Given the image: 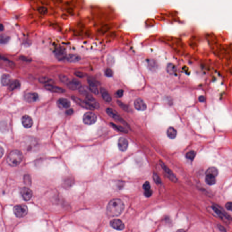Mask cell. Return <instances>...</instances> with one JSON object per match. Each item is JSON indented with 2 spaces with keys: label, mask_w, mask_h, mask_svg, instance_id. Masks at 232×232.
I'll use <instances>...</instances> for the list:
<instances>
[{
  "label": "cell",
  "mask_w": 232,
  "mask_h": 232,
  "mask_svg": "<svg viewBox=\"0 0 232 232\" xmlns=\"http://www.w3.org/2000/svg\"><path fill=\"white\" fill-rule=\"evenodd\" d=\"M13 211L17 218H23L28 213V208L24 204H19L14 207Z\"/></svg>",
  "instance_id": "cell-3"
},
{
  "label": "cell",
  "mask_w": 232,
  "mask_h": 232,
  "mask_svg": "<svg viewBox=\"0 0 232 232\" xmlns=\"http://www.w3.org/2000/svg\"><path fill=\"white\" fill-rule=\"evenodd\" d=\"M73 110L72 109H69V110H67L66 112V114L68 115H71L73 114Z\"/></svg>",
  "instance_id": "cell-46"
},
{
  "label": "cell",
  "mask_w": 232,
  "mask_h": 232,
  "mask_svg": "<svg viewBox=\"0 0 232 232\" xmlns=\"http://www.w3.org/2000/svg\"><path fill=\"white\" fill-rule=\"evenodd\" d=\"M110 225L113 229L117 230H122L124 229V224L123 222L118 219H115L110 222Z\"/></svg>",
  "instance_id": "cell-13"
},
{
  "label": "cell",
  "mask_w": 232,
  "mask_h": 232,
  "mask_svg": "<svg viewBox=\"0 0 232 232\" xmlns=\"http://www.w3.org/2000/svg\"><path fill=\"white\" fill-rule=\"evenodd\" d=\"M58 107L61 109H67L70 106V101L65 98H61L58 99L57 102Z\"/></svg>",
  "instance_id": "cell-17"
},
{
  "label": "cell",
  "mask_w": 232,
  "mask_h": 232,
  "mask_svg": "<svg viewBox=\"0 0 232 232\" xmlns=\"http://www.w3.org/2000/svg\"><path fill=\"white\" fill-rule=\"evenodd\" d=\"M123 90L122 89H119L116 93L115 95L117 98H121L123 95Z\"/></svg>",
  "instance_id": "cell-42"
},
{
  "label": "cell",
  "mask_w": 232,
  "mask_h": 232,
  "mask_svg": "<svg viewBox=\"0 0 232 232\" xmlns=\"http://www.w3.org/2000/svg\"><path fill=\"white\" fill-rule=\"evenodd\" d=\"M97 115L94 112L91 111L86 112L83 118V123L88 125H91L95 124L97 121Z\"/></svg>",
  "instance_id": "cell-4"
},
{
  "label": "cell",
  "mask_w": 232,
  "mask_h": 232,
  "mask_svg": "<svg viewBox=\"0 0 232 232\" xmlns=\"http://www.w3.org/2000/svg\"><path fill=\"white\" fill-rule=\"evenodd\" d=\"M218 227H219V229L221 231H225V229L221 225H218Z\"/></svg>",
  "instance_id": "cell-48"
},
{
  "label": "cell",
  "mask_w": 232,
  "mask_h": 232,
  "mask_svg": "<svg viewBox=\"0 0 232 232\" xmlns=\"http://www.w3.org/2000/svg\"><path fill=\"white\" fill-rule=\"evenodd\" d=\"M152 191L151 190H149V191H145L144 192L145 196L147 197H149L151 196L152 195Z\"/></svg>",
  "instance_id": "cell-45"
},
{
  "label": "cell",
  "mask_w": 232,
  "mask_h": 232,
  "mask_svg": "<svg viewBox=\"0 0 232 232\" xmlns=\"http://www.w3.org/2000/svg\"><path fill=\"white\" fill-rule=\"evenodd\" d=\"M215 177L212 175L207 174L206 177V181L209 185H213L216 183Z\"/></svg>",
  "instance_id": "cell-29"
},
{
  "label": "cell",
  "mask_w": 232,
  "mask_h": 232,
  "mask_svg": "<svg viewBox=\"0 0 232 232\" xmlns=\"http://www.w3.org/2000/svg\"><path fill=\"white\" fill-rule=\"evenodd\" d=\"M148 66L151 70H155L157 69V65L155 61L152 59H150L148 62Z\"/></svg>",
  "instance_id": "cell-30"
},
{
  "label": "cell",
  "mask_w": 232,
  "mask_h": 232,
  "mask_svg": "<svg viewBox=\"0 0 232 232\" xmlns=\"http://www.w3.org/2000/svg\"><path fill=\"white\" fill-rule=\"evenodd\" d=\"M24 98L27 102L33 103L38 101L39 97L38 93H36L30 92L26 94L24 96Z\"/></svg>",
  "instance_id": "cell-11"
},
{
  "label": "cell",
  "mask_w": 232,
  "mask_h": 232,
  "mask_svg": "<svg viewBox=\"0 0 232 232\" xmlns=\"http://www.w3.org/2000/svg\"><path fill=\"white\" fill-rule=\"evenodd\" d=\"M20 193L22 199L25 201H29L32 198L33 192L30 189L27 187H23L20 190Z\"/></svg>",
  "instance_id": "cell-6"
},
{
  "label": "cell",
  "mask_w": 232,
  "mask_h": 232,
  "mask_svg": "<svg viewBox=\"0 0 232 232\" xmlns=\"http://www.w3.org/2000/svg\"><path fill=\"white\" fill-rule=\"evenodd\" d=\"M212 208L213 210V211H214V212L217 213V214L219 216L221 217H224L226 219H231V218L229 217V216L228 215V214L226 213H224L223 211H222L220 209H219L218 207H217L215 206H212Z\"/></svg>",
  "instance_id": "cell-22"
},
{
  "label": "cell",
  "mask_w": 232,
  "mask_h": 232,
  "mask_svg": "<svg viewBox=\"0 0 232 232\" xmlns=\"http://www.w3.org/2000/svg\"><path fill=\"white\" fill-rule=\"evenodd\" d=\"M199 100L200 102H204V101H205V98H204V97L203 96H200L199 98Z\"/></svg>",
  "instance_id": "cell-47"
},
{
  "label": "cell",
  "mask_w": 232,
  "mask_h": 232,
  "mask_svg": "<svg viewBox=\"0 0 232 232\" xmlns=\"http://www.w3.org/2000/svg\"><path fill=\"white\" fill-rule=\"evenodd\" d=\"M87 81L89 83V90L95 95H98L99 93V90L97 87V82L95 79L90 77L87 79Z\"/></svg>",
  "instance_id": "cell-9"
},
{
  "label": "cell",
  "mask_w": 232,
  "mask_h": 232,
  "mask_svg": "<svg viewBox=\"0 0 232 232\" xmlns=\"http://www.w3.org/2000/svg\"><path fill=\"white\" fill-rule=\"evenodd\" d=\"M111 125L112 126L113 128H115L116 129H117L118 131L121 132H123V133H127L128 132V130L125 129L124 128L118 125L115 124L114 123L111 122Z\"/></svg>",
  "instance_id": "cell-31"
},
{
  "label": "cell",
  "mask_w": 232,
  "mask_h": 232,
  "mask_svg": "<svg viewBox=\"0 0 232 232\" xmlns=\"http://www.w3.org/2000/svg\"><path fill=\"white\" fill-rule=\"evenodd\" d=\"M20 59L22 61H24V62H30L31 61V59L30 58H28L27 57L24 56H20Z\"/></svg>",
  "instance_id": "cell-43"
},
{
  "label": "cell",
  "mask_w": 232,
  "mask_h": 232,
  "mask_svg": "<svg viewBox=\"0 0 232 232\" xmlns=\"http://www.w3.org/2000/svg\"><path fill=\"white\" fill-rule=\"evenodd\" d=\"M225 207L227 210L232 211V202H227L226 204Z\"/></svg>",
  "instance_id": "cell-44"
},
{
  "label": "cell",
  "mask_w": 232,
  "mask_h": 232,
  "mask_svg": "<svg viewBox=\"0 0 232 232\" xmlns=\"http://www.w3.org/2000/svg\"><path fill=\"white\" fill-rule=\"evenodd\" d=\"M67 87L70 90H77L82 87V83L77 79H73L67 83Z\"/></svg>",
  "instance_id": "cell-10"
},
{
  "label": "cell",
  "mask_w": 232,
  "mask_h": 232,
  "mask_svg": "<svg viewBox=\"0 0 232 232\" xmlns=\"http://www.w3.org/2000/svg\"><path fill=\"white\" fill-rule=\"evenodd\" d=\"M75 75L76 77H78L79 78H83L85 77V73H83L81 72H79V71H76L75 73Z\"/></svg>",
  "instance_id": "cell-41"
},
{
  "label": "cell",
  "mask_w": 232,
  "mask_h": 232,
  "mask_svg": "<svg viewBox=\"0 0 232 232\" xmlns=\"http://www.w3.org/2000/svg\"><path fill=\"white\" fill-rule=\"evenodd\" d=\"M160 165H161V166L163 169L164 171L166 173V175H167L168 178L173 182H176V176H174V174L172 173V171L163 162H160Z\"/></svg>",
  "instance_id": "cell-12"
},
{
  "label": "cell",
  "mask_w": 232,
  "mask_h": 232,
  "mask_svg": "<svg viewBox=\"0 0 232 232\" xmlns=\"http://www.w3.org/2000/svg\"><path fill=\"white\" fill-rule=\"evenodd\" d=\"M9 40V37L7 36H5L4 34H1V43L6 44L8 42Z\"/></svg>",
  "instance_id": "cell-36"
},
{
  "label": "cell",
  "mask_w": 232,
  "mask_h": 232,
  "mask_svg": "<svg viewBox=\"0 0 232 232\" xmlns=\"http://www.w3.org/2000/svg\"><path fill=\"white\" fill-rule=\"evenodd\" d=\"M44 88L47 90L56 93H64L65 92V90L63 88L53 85H46L44 86Z\"/></svg>",
  "instance_id": "cell-18"
},
{
  "label": "cell",
  "mask_w": 232,
  "mask_h": 232,
  "mask_svg": "<svg viewBox=\"0 0 232 232\" xmlns=\"http://www.w3.org/2000/svg\"><path fill=\"white\" fill-rule=\"evenodd\" d=\"M12 81L11 77L8 74H4L2 75L1 78V85L4 86H8Z\"/></svg>",
  "instance_id": "cell-21"
},
{
  "label": "cell",
  "mask_w": 232,
  "mask_h": 232,
  "mask_svg": "<svg viewBox=\"0 0 232 232\" xmlns=\"http://www.w3.org/2000/svg\"><path fill=\"white\" fill-rule=\"evenodd\" d=\"M38 12L42 15H45L47 13V9L45 7H40L38 9Z\"/></svg>",
  "instance_id": "cell-37"
},
{
  "label": "cell",
  "mask_w": 232,
  "mask_h": 232,
  "mask_svg": "<svg viewBox=\"0 0 232 232\" xmlns=\"http://www.w3.org/2000/svg\"><path fill=\"white\" fill-rule=\"evenodd\" d=\"M24 181L27 186H30L31 184V178L29 174H26L24 177Z\"/></svg>",
  "instance_id": "cell-33"
},
{
  "label": "cell",
  "mask_w": 232,
  "mask_h": 232,
  "mask_svg": "<svg viewBox=\"0 0 232 232\" xmlns=\"http://www.w3.org/2000/svg\"><path fill=\"white\" fill-rule=\"evenodd\" d=\"M124 210V204L120 199H113L110 201L107 207V213L110 217L118 216Z\"/></svg>",
  "instance_id": "cell-1"
},
{
  "label": "cell",
  "mask_w": 232,
  "mask_h": 232,
  "mask_svg": "<svg viewBox=\"0 0 232 232\" xmlns=\"http://www.w3.org/2000/svg\"><path fill=\"white\" fill-rule=\"evenodd\" d=\"M59 78L60 81L64 83H66L67 85L70 81V80H69L68 77H67L65 75H60L59 76Z\"/></svg>",
  "instance_id": "cell-34"
},
{
  "label": "cell",
  "mask_w": 232,
  "mask_h": 232,
  "mask_svg": "<svg viewBox=\"0 0 232 232\" xmlns=\"http://www.w3.org/2000/svg\"><path fill=\"white\" fill-rule=\"evenodd\" d=\"M21 123L23 127L26 128H30L32 127L33 121L32 118L29 116L25 115L21 118Z\"/></svg>",
  "instance_id": "cell-15"
},
{
  "label": "cell",
  "mask_w": 232,
  "mask_h": 232,
  "mask_svg": "<svg viewBox=\"0 0 232 232\" xmlns=\"http://www.w3.org/2000/svg\"><path fill=\"white\" fill-rule=\"evenodd\" d=\"M4 153V150L3 148L1 147V157H2Z\"/></svg>",
  "instance_id": "cell-49"
},
{
  "label": "cell",
  "mask_w": 232,
  "mask_h": 232,
  "mask_svg": "<svg viewBox=\"0 0 232 232\" xmlns=\"http://www.w3.org/2000/svg\"><path fill=\"white\" fill-rule=\"evenodd\" d=\"M100 91L103 100L107 102H111L112 98L108 92L104 88H100Z\"/></svg>",
  "instance_id": "cell-20"
},
{
  "label": "cell",
  "mask_w": 232,
  "mask_h": 232,
  "mask_svg": "<svg viewBox=\"0 0 232 232\" xmlns=\"http://www.w3.org/2000/svg\"><path fill=\"white\" fill-rule=\"evenodd\" d=\"M128 146V140L124 137H120L118 141V147L119 150L122 151H125L127 150Z\"/></svg>",
  "instance_id": "cell-19"
},
{
  "label": "cell",
  "mask_w": 232,
  "mask_h": 232,
  "mask_svg": "<svg viewBox=\"0 0 232 232\" xmlns=\"http://www.w3.org/2000/svg\"><path fill=\"white\" fill-rule=\"evenodd\" d=\"M134 107L138 111H144L147 109V105L141 98H137L135 101Z\"/></svg>",
  "instance_id": "cell-16"
},
{
  "label": "cell",
  "mask_w": 232,
  "mask_h": 232,
  "mask_svg": "<svg viewBox=\"0 0 232 232\" xmlns=\"http://www.w3.org/2000/svg\"><path fill=\"white\" fill-rule=\"evenodd\" d=\"M218 173H219V172H218V169L215 167H210L206 171V175L210 174V175H212L215 177L218 176Z\"/></svg>",
  "instance_id": "cell-28"
},
{
  "label": "cell",
  "mask_w": 232,
  "mask_h": 232,
  "mask_svg": "<svg viewBox=\"0 0 232 232\" xmlns=\"http://www.w3.org/2000/svg\"><path fill=\"white\" fill-rule=\"evenodd\" d=\"M117 102H118V104L119 106V107L121 108L122 109H123L124 111H128V110H129L128 107V106L125 104L124 103H123V102L120 101H117Z\"/></svg>",
  "instance_id": "cell-35"
},
{
  "label": "cell",
  "mask_w": 232,
  "mask_h": 232,
  "mask_svg": "<svg viewBox=\"0 0 232 232\" xmlns=\"http://www.w3.org/2000/svg\"><path fill=\"white\" fill-rule=\"evenodd\" d=\"M196 153L195 151H191L188 152L186 154V157L187 159H189V160L193 161L195 157L196 156Z\"/></svg>",
  "instance_id": "cell-32"
},
{
  "label": "cell",
  "mask_w": 232,
  "mask_h": 232,
  "mask_svg": "<svg viewBox=\"0 0 232 232\" xmlns=\"http://www.w3.org/2000/svg\"><path fill=\"white\" fill-rule=\"evenodd\" d=\"M71 98L75 102L77 103L82 108H84L85 109H88V110H93L95 109L92 107H91L85 100V101H83L82 100L80 99L79 98L76 97L75 96H72Z\"/></svg>",
  "instance_id": "cell-8"
},
{
  "label": "cell",
  "mask_w": 232,
  "mask_h": 232,
  "mask_svg": "<svg viewBox=\"0 0 232 232\" xmlns=\"http://www.w3.org/2000/svg\"><path fill=\"white\" fill-rule=\"evenodd\" d=\"M105 74L107 77H112L113 75V71L110 68H108V69H106L105 71Z\"/></svg>",
  "instance_id": "cell-38"
},
{
  "label": "cell",
  "mask_w": 232,
  "mask_h": 232,
  "mask_svg": "<svg viewBox=\"0 0 232 232\" xmlns=\"http://www.w3.org/2000/svg\"><path fill=\"white\" fill-rule=\"evenodd\" d=\"M167 71L169 75H176L177 72L176 67L173 63H168L167 66Z\"/></svg>",
  "instance_id": "cell-26"
},
{
  "label": "cell",
  "mask_w": 232,
  "mask_h": 232,
  "mask_svg": "<svg viewBox=\"0 0 232 232\" xmlns=\"http://www.w3.org/2000/svg\"><path fill=\"white\" fill-rule=\"evenodd\" d=\"M143 188L145 190V191H148V190H151L150 183L148 181H146L144 184L143 186Z\"/></svg>",
  "instance_id": "cell-39"
},
{
  "label": "cell",
  "mask_w": 232,
  "mask_h": 232,
  "mask_svg": "<svg viewBox=\"0 0 232 232\" xmlns=\"http://www.w3.org/2000/svg\"><path fill=\"white\" fill-rule=\"evenodd\" d=\"M20 86V82L17 79L12 80L10 84L8 85V89L10 91H13L16 89H19Z\"/></svg>",
  "instance_id": "cell-24"
},
{
  "label": "cell",
  "mask_w": 232,
  "mask_h": 232,
  "mask_svg": "<svg viewBox=\"0 0 232 232\" xmlns=\"http://www.w3.org/2000/svg\"><path fill=\"white\" fill-rule=\"evenodd\" d=\"M55 56L56 58L59 61L64 60L67 57L65 50L62 47H59L56 49L55 52Z\"/></svg>",
  "instance_id": "cell-14"
},
{
  "label": "cell",
  "mask_w": 232,
  "mask_h": 232,
  "mask_svg": "<svg viewBox=\"0 0 232 232\" xmlns=\"http://www.w3.org/2000/svg\"><path fill=\"white\" fill-rule=\"evenodd\" d=\"M85 101L89 104L91 107H92L94 109H98L99 108L100 106L98 101L93 98L92 95L89 93L86 95Z\"/></svg>",
  "instance_id": "cell-7"
},
{
  "label": "cell",
  "mask_w": 232,
  "mask_h": 232,
  "mask_svg": "<svg viewBox=\"0 0 232 232\" xmlns=\"http://www.w3.org/2000/svg\"><path fill=\"white\" fill-rule=\"evenodd\" d=\"M167 134L168 137L170 139H174L176 137V130L173 127H170L167 130Z\"/></svg>",
  "instance_id": "cell-25"
},
{
  "label": "cell",
  "mask_w": 232,
  "mask_h": 232,
  "mask_svg": "<svg viewBox=\"0 0 232 232\" xmlns=\"http://www.w3.org/2000/svg\"><path fill=\"white\" fill-rule=\"evenodd\" d=\"M106 112L111 118L114 120L122 123L123 124L127 125V123L124 120L122 119V118L121 117L119 113L114 109L111 108H108L106 109Z\"/></svg>",
  "instance_id": "cell-5"
},
{
  "label": "cell",
  "mask_w": 232,
  "mask_h": 232,
  "mask_svg": "<svg viewBox=\"0 0 232 232\" xmlns=\"http://www.w3.org/2000/svg\"><path fill=\"white\" fill-rule=\"evenodd\" d=\"M0 29H1V31H2L3 30L4 27L2 24H1V27H0Z\"/></svg>",
  "instance_id": "cell-50"
},
{
  "label": "cell",
  "mask_w": 232,
  "mask_h": 232,
  "mask_svg": "<svg viewBox=\"0 0 232 232\" xmlns=\"http://www.w3.org/2000/svg\"><path fill=\"white\" fill-rule=\"evenodd\" d=\"M23 154L19 150H13L10 153L7 158V162L11 167H17L23 160Z\"/></svg>",
  "instance_id": "cell-2"
},
{
  "label": "cell",
  "mask_w": 232,
  "mask_h": 232,
  "mask_svg": "<svg viewBox=\"0 0 232 232\" xmlns=\"http://www.w3.org/2000/svg\"><path fill=\"white\" fill-rule=\"evenodd\" d=\"M39 82L44 85H53L55 81L52 79L47 77H41L39 79Z\"/></svg>",
  "instance_id": "cell-27"
},
{
  "label": "cell",
  "mask_w": 232,
  "mask_h": 232,
  "mask_svg": "<svg viewBox=\"0 0 232 232\" xmlns=\"http://www.w3.org/2000/svg\"><path fill=\"white\" fill-rule=\"evenodd\" d=\"M153 179L154 180V181H155V183L157 184L161 183V180L160 179L159 176H158L157 174H154Z\"/></svg>",
  "instance_id": "cell-40"
},
{
  "label": "cell",
  "mask_w": 232,
  "mask_h": 232,
  "mask_svg": "<svg viewBox=\"0 0 232 232\" xmlns=\"http://www.w3.org/2000/svg\"><path fill=\"white\" fill-rule=\"evenodd\" d=\"M67 60L70 63L78 62L81 59L80 56L76 54H69L67 56Z\"/></svg>",
  "instance_id": "cell-23"
}]
</instances>
